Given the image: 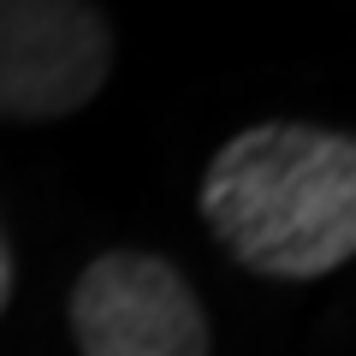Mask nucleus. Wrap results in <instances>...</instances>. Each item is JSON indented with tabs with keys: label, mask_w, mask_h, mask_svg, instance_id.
I'll return each instance as SVG.
<instances>
[{
	"label": "nucleus",
	"mask_w": 356,
	"mask_h": 356,
	"mask_svg": "<svg viewBox=\"0 0 356 356\" xmlns=\"http://www.w3.org/2000/svg\"><path fill=\"white\" fill-rule=\"evenodd\" d=\"M77 356H208V309L166 255L107 250L72 285Z\"/></svg>",
	"instance_id": "obj_2"
},
{
	"label": "nucleus",
	"mask_w": 356,
	"mask_h": 356,
	"mask_svg": "<svg viewBox=\"0 0 356 356\" xmlns=\"http://www.w3.org/2000/svg\"><path fill=\"white\" fill-rule=\"evenodd\" d=\"M13 303V250H6V232H0V309Z\"/></svg>",
	"instance_id": "obj_4"
},
{
	"label": "nucleus",
	"mask_w": 356,
	"mask_h": 356,
	"mask_svg": "<svg viewBox=\"0 0 356 356\" xmlns=\"http://www.w3.org/2000/svg\"><path fill=\"white\" fill-rule=\"evenodd\" d=\"M113 30L95 0H0V119H65L102 95Z\"/></svg>",
	"instance_id": "obj_3"
},
{
	"label": "nucleus",
	"mask_w": 356,
	"mask_h": 356,
	"mask_svg": "<svg viewBox=\"0 0 356 356\" xmlns=\"http://www.w3.org/2000/svg\"><path fill=\"white\" fill-rule=\"evenodd\" d=\"M202 220L261 280H321L356 255V143L291 119L238 131L202 172Z\"/></svg>",
	"instance_id": "obj_1"
}]
</instances>
